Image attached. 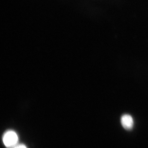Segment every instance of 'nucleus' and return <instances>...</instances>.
Listing matches in <instances>:
<instances>
[{"mask_svg":"<svg viewBox=\"0 0 148 148\" xmlns=\"http://www.w3.org/2000/svg\"><path fill=\"white\" fill-rule=\"evenodd\" d=\"M121 122L124 128L127 130H131L134 127V120L132 116L129 114H125L122 116Z\"/></svg>","mask_w":148,"mask_h":148,"instance_id":"2","label":"nucleus"},{"mask_svg":"<svg viewBox=\"0 0 148 148\" xmlns=\"http://www.w3.org/2000/svg\"><path fill=\"white\" fill-rule=\"evenodd\" d=\"M16 148H26V147H25V146L23 145H18V147H16Z\"/></svg>","mask_w":148,"mask_h":148,"instance_id":"3","label":"nucleus"},{"mask_svg":"<svg viewBox=\"0 0 148 148\" xmlns=\"http://www.w3.org/2000/svg\"><path fill=\"white\" fill-rule=\"evenodd\" d=\"M3 140L6 147H13L17 143L18 140L17 135L14 131H9L4 134Z\"/></svg>","mask_w":148,"mask_h":148,"instance_id":"1","label":"nucleus"}]
</instances>
